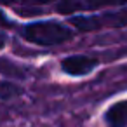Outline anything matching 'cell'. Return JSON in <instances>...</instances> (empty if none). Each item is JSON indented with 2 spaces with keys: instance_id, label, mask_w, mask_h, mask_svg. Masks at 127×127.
Here are the masks:
<instances>
[{
  "instance_id": "8992f818",
  "label": "cell",
  "mask_w": 127,
  "mask_h": 127,
  "mask_svg": "<svg viewBox=\"0 0 127 127\" xmlns=\"http://www.w3.org/2000/svg\"><path fill=\"white\" fill-rule=\"evenodd\" d=\"M127 0H87L89 9H99V7H111V5H124Z\"/></svg>"
},
{
  "instance_id": "277c9868",
  "label": "cell",
  "mask_w": 127,
  "mask_h": 127,
  "mask_svg": "<svg viewBox=\"0 0 127 127\" xmlns=\"http://www.w3.org/2000/svg\"><path fill=\"white\" fill-rule=\"evenodd\" d=\"M0 73L7 75L11 78H25V70L21 66H18L16 63H11L7 59H0Z\"/></svg>"
},
{
  "instance_id": "52a82bcc",
  "label": "cell",
  "mask_w": 127,
  "mask_h": 127,
  "mask_svg": "<svg viewBox=\"0 0 127 127\" xmlns=\"http://www.w3.org/2000/svg\"><path fill=\"white\" fill-rule=\"evenodd\" d=\"M5 25H9V23H7V19L4 18V14L0 12V26H5Z\"/></svg>"
},
{
  "instance_id": "6da1fadb",
  "label": "cell",
  "mask_w": 127,
  "mask_h": 127,
  "mask_svg": "<svg viewBox=\"0 0 127 127\" xmlns=\"http://www.w3.org/2000/svg\"><path fill=\"white\" fill-rule=\"evenodd\" d=\"M25 38L28 42L40 44V45H54V44H61L71 38V32L59 23L44 21V23H33L26 26Z\"/></svg>"
},
{
  "instance_id": "ba28073f",
  "label": "cell",
  "mask_w": 127,
  "mask_h": 127,
  "mask_svg": "<svg viewBox=\"0 0 127 127\" xmlns=\"http://www.w3.org/2000/svg\"><path fill=\"white\" fill-rule=\"evenodd\" d=\"M5 45V35H2V33H0V49H2Z\"/></svg>"
},
{
  "instance_id": "5b68a950",
  "label": "cell",
  "mask_w": 127,
  "mask_h": 127,
  "mask_svg": "<svg viewBox=\"0 0 127 127\" xmlns=\"http://www.w3.org/2000/svg\"><path fill=\"white\" fill-rule=\"evenodd\" d=\"M21 92V89L11 82H0V99H9Z\"/></svg>"
},
{
  "instance_id": "3957f363",
  "label": "cell",
  "mask_w": 127,
  "mask_h": 127,
  "mask_svg": "<svg viewBox=\"0 0 127 127\" xmlns=\"http://www.w3.org/2000/svg\"><path fill=\"white\" fill-rule=\"evenodd\" d=\"M108 127H125L127 125V99L111 104L104 115Z\"/></svg>"
},
{
  "instance_id": "7a4b0ae2",
  "label": "cell",
  "mask_w": 127,
  "mask_h": 127,
  "mask_svg": "<svg viewBox=\"0 0 127 127\" xmlns=\"http://www.w3.org/2000/svg\"><path fill=\"white\" fill-rule=\"evenodd\" d=\"M97 64V59L89 58V56H70L66 59H63L61 66L66 73L80 77V75H87L89 71H92Z\"/></svg>"
}]
</instances>
